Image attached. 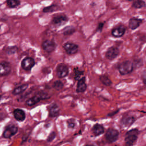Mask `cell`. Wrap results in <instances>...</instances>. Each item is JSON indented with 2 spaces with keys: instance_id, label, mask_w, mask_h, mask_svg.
Wrapping results in <instances>:
<instances>
[{
  "instance_id": "6da1fadb",
  "label": "cell",
  "mask_w": 146,
  "mask_h": 146,
  "mask_svg": "<svg viewBox=\"0 0 146 146\" xmlns=\"http://www.w3.org/2000/svg\"><path fill=\"white\" fill-rule=\"evenodd\" d=\"M139 131L137 128H133L127 131L125 134V146H132L137 141Z\"/></svg>"
},
{
  "instance_id": "7a4b0ae2",
  "label": "cell",
  "mask_w": 146,
  "mask_h": 146,
  "mask_svg": "<svg viewBox=\"0 0 146 146\" xmlns=\"http://www.w3.org/2000/svg\"><path fill=\"white\" fill-rule=\"evenodd\" d=\"M119 73L122 75L131 74L133 70V66L132 62L125 60L120 63L117 67Z\"/></svg>"
},
{
  "instance_id": "3957f363",
  "label": "cell",
  "mask_w": 146,
  "mask_h": 146,
  "mask_svg": "<svg viewBox=\"0 0 146 146\" xmlns=\"http://www.w3.org/2000/svg\"><path fill=\"white\" fill-rule=\"evenodd\" d=\"M119 136V131L114 128H108L105 133V137L107 141L110 143H112L117 140Z\"/></svg>"
},
{
  "instance_id": "277c9868",
  "label": "cell",
  "mask_w": 146,
  "mask_h": 146,
  "mask_svg": "<svg viewBox=\"0 0 146 146\" xmlns=\"http://www.w3.org/2000/svg\"><path fill=\"white\" fill-rule=\"evenodd\" d=\"M56 72L57 76L59 78H63L67 76L68 74L69 70L68 67L66 64L63 63H60L57 66L56 68Z\"/></svg>"
},
{
  "instance_id": "5b68a950",
  "label": "cell",
  "mask_w": 146,
  "mask_h": 146,
  "mask_svg": "<svg viewBox=\"0 0 146 146\" xmlns=\"http://www.w3.org/2000/svg\"><path fill=\"white\" fill-rule=\"evenodd\" d=\"M35 65V60L33 58L30 57H26L24 58L21 62V66L22 68L26 71H30Z\"/></svg>"
},
{
  "instance_id": "8992f818",
  "label": "cell",
  "mask_w": 146,
  "mask_h": 146,
  "mask_svg": "<svg viewBox=\"0 0 146 146\" xmlns=\"http://www.w3.org/2000/svg\"><path fill=\"white\" fill-rule=\"evenodd\" d=\"M18 132V127L15 125H9L5 129L3 133V136L5 138H9Z\"/></svg>"
},
{
  "instance_id": "52a82bcc",
  "label": "cell",
  "mask_w": 146,
  "mask_h": 146,
  "mask_svg": "<svg viewBox=\"0 0 146 146\" xmlns=\"http://www.w3.org/2000/svg\"><path fill=\"white\" fill-rule=\"evenodd\" d=\"M119 54V49L114 46H112L110 47L106 53V57L110 60H112L115 59Z\"/></svg>"
},
{
  "instance_id": "ba28073f",
  "label": "cell",
  "mask_w": 146,
  "mask_h": 146,
  "mask_svg": "<svg viewBox=\"0 0 146 146\" xmlns=\"http://www.w3.org/2000/svg\"><path fill=\"white\" fill-rule=\"evenodd\" d=\"M136 119L133 116H123L120 121V123L121 125L123 127H129L131 125H132L135 121Z\"/></svg>"
},
{
  "instance_id": "9c48e42d",
  "label": "cell",
  "mask_w": 146,
  "mask_h": 146,
  "mask_svg": "<svg viewBox=\"0 0 146 146\" xmlns=\"http://www.w3.org/2000/svg\"><path fill=\"white\" fill-rule=\"evenodd\" d=\"M63 48H64L66 52L69 55H72L76 54L78 51V46L76 44L67 42L63 45Z\"/></svg>"
},
{
  "instance_id": "30bf717a",
  "label": "cell",
  "mask_w": 146,
  "mask_h": 146,
  "mask_svg": "<svg viewBox=\"0 0 146 146\" xmlns=\"http://www.w3.org/2000/svg\"><path fill=\"white\" fill-rule=\"evenodd\" d=\"M42 46L43 49L47 52H53L56 48V44L55 43L51 40H44L42 44Z\"/></svg>"
},
{
  "instance_id": "8fae6325",
  "label": "cell",
  "mask_w": 146,
  "mask_h": 146,
  "mask_svg": "<svg viewBox=\"0 0 146 146\" xmlns=\"http://www.w3.org/2000/svg\"><path fill=\"white\" fill-rule=\"evenodd\" d=\"M10 71L11 66L9 62L3 61L0 63V75H7L10 72Z\"/></svg>"
},
{
  "instance_id": "7c38bea8",
  "label": "cell",
  "mask_w": 146,
  "mask_h": 146,
  "mask_svg": "<svg viewBox=\"0 0 146 146\" xmlns=\"http://www.w3.org/2000/svg\"><path fill=\"white\" fill-rule=\"evenodd\" d=\"M87 89V84L86 83V77H82L78 80L76 86V92L78 93L84 92Z\"/></svg>"
},
{
  "instance_id": "4fadbf2b",
  "label": "cell",
  "mask_w": 146,
  "mask_h": 146,
  "mask_svg": "<svg viewBox=\"0 0 146 146\" xmlns=\"http://www.w3.org/2000/svg\"><path fill=\"white\" fill-rule=\"evenodd\" d=\"M59 107L56 103H52L48 107L49 116L52 117H56L59 114Z\"/></svg>"
},
{
  "instance_id": "5bb4252c",
  "label": "cell",
  "mask_w": 146,
  "mask_h": 146,
  "mask_svg": "<svg viewBox=\"0 0 146 146\" xmlns=\"http://www.w3.org/2000/svg\"><path fill=\"white\" fill-rule=\"evenodd\" d=\"M13 115L15 119L18 121H23L26 118V114L24 111L21 109L17 108L14 110Z\"/></svg>"
},
{
  "instance_id": "9a60e30c",
  "label": "cell",
  "mask_w": 146,
  "mask_h": 146,
  "mask_svg": "<svg viewBox=\"0 0 146 146\" xmlns=\"http://www.w3.org/2000/svg\"><path fill=\"white\" fill-rule=\"evenodd\" d=\"M91 131L95 136H98L104 133V128L102 124L96 123L93 125Z\"/></svg>"
},
{
  "instance_id": "2e32d148",
  "label": "cell",
  "mask_w": 146,
  "mask_h": 146,
  "mask_svg": "<svg viewBox=\"0 0 146 146\" xmlns=\"http://www.w3.org/2000/svg\"><path fill=\"white\" fill-rule=\"evenodd\" d=\"M125 29L123 26H119L114 28L112 31V35L115 38H119L122 36L125 33Z\"/></svg>"
},
{
  "instance_id": "e0dca14e",
  "label": "cell",
  "mask_w": 146,
  "mask_h": 146,
  "mask_svg": "<svg viewBox=\"0 0 146 146\" xmlns=\"http://www.w3.org/2000/svg\"><path fill=\"white\" fill-rule=\"evenodd\" d=\"M68 21L67 17L64 15H58L55 16L52 19V22L57 25L64 24Z\"/></svg>"
},
{
  "instance_id": "ac0fdd59",
  "label": "cell",
  "mask_w": 146,
  "mask_h": 146,
  "mask_svg": "<svg viewBox=\"0 0 146 146\" xmlns=\"http://www.w3.org/2000/svg\"><path fill=\"white\" fill-rule=\"evenodd\" d=\"M142 19L137 18H132L129 21V27L132 30L137 29L142 23Z\"/></svg>"
},
{
  "instance_id": "d6986e66",
  "label": "cell",
  "mask_w": 146,
  "mask_h": 146,
  "mask_svg": "<svg viewBox=\"0 0 146 146\" xmlns=\"http://www.w3.org/2000/svg\"><path fill=\"white\" fill-rule=\"evenodd\" d=\"M29 85L27 84H22L20 86H18L16 88H15L14 89V90L13 91V94L14 95H19L21 94V93L23 92L28 87Z\"/></svg>"
},
{
  "instance_id": "ffe728a7",
  "label": "cell",
  "mask_w": 146,
  "mask_h": 146,
  "mask_svg": "<svg viewBox=\"0 0 146 146\" xmlns=\"http://www.w3.org/2000/svg\"><path fill=\"white\" fill-rule=\"evenodd\" d=\"M40 99H39V98L37 95H35L27 99L26 102V104L29 106H33L40 102Z\"/></svg>"
},
{
  "instance_id": "44dd1931",
  "label": "cell",
  "mask_w": 146,
  "mask_h": 146,
  "mask_svg": "<svg viewBox=\"0 0 146 146\" xmlns=\"http://www.w3.org/2000/svg\"><path fill=\"white\" fill-rule=\"evenodd\" d=\"M100 82L106 86H110L112 84L111 80L106 75H102L99 77Z\"/></svg>"
},
{
  "instance_id": "7402d4cb",
  "label": "cell",
  "mask_w": 146,
  "mask_h": 146,
  "mask_svg": "<svg viewBox=\"0 0 146 146\" xmlns=\"http://www.w3.org/2000/svg\"><path fill=\"white\" fill-rule=\"evenodd\" d=\"M145 6V3L143 0H136L133 2L132 6L135 9H140Z\"/></svg>"
},
{
  "instance_id": "603a6c76",
  "label": "cell",
  "mask_w": 146,
  "mask_h": 146,
  "mask_svg": "<svg viewBox=\"0 0 146 146\" xmlns=\"http://www.w3.org/2000/svg\"><path fill=\"white\" fill-rule=\"evenodd\" d=\"M59 7L56 5H52L50 6L44 7L43 10V11L44 13H50V12H52L54 11H56L59 10Z\"/></svg>"
},
{
  "instance_id": "cb8c5ba5",
  "label": "cell",
  "mask_w": 146,
  "mask_h": 146,
  "mask_svg": "<svg viewBox=\"0 0 146 146\" xmlns=\"http://www.w3.org/2000/svg\"><path fill=\"white\" fill-rule=\"evenodd\" d=\"M63 86H64L63 83L59 80H57L55 81L52 84L53 88L57 91H59L62 90L63 88Z\"/></svg>"
},
{
  "instance_id": "d4e9b609",
  "label": "cell",
  "mask_w": 146,
  "mask_h": 146,
  "mask_svg": "<svg viewBox=\"0 0 146 146\" xmlns=\"http://www.w3.org/2000/svg\"><path fill=\"white\" fill-rule=\"evenodd\" d=\"M7 6L10 8H14L20 4V1L19 0H7L6 1Z\"/></svg>"
},
{
  "instance_id": "484cf974",
  "label": "cell",
  "mask_w": 146,
  "mask_h": 146,
  "mask_svg": "<svg viewBox=\"0 0 146 146\" xmlns=\"http://www.w3.org/2000/svg\"><path fill=\"white\" fill-rule=\"evenodd\" d=\"M74 72H75L74 79L76 80H78L79 79H80L82 78L81 77L82 75H83V71L79 70L78 68H76L74 69Z\"/></svg>"
},
{
  "instance_id": "4316f807",
  "label": "cell",
  "mask_w": 146,
  "mask_h": 146,
  "mask_svg": "<svg viewBox=\"0 0 146 146\" xmlns=\"http://www.w3.org/2000/svg\"><path fill=\"white\" fill-rule=\"evenodd\" d=\"M36 95L39 98V99L40 100L49 99V98H50V96L48 95V94L45 92H43V91L39 92Z\"/></svg>"
},
{
  "instance_id": "83f0119b",
  "label": "cell",
  "mask_w": 146,
  "mask_h": 146,
  "mask_svg": "<svg viewBox=\"0 0 146 146\" xmlns=\"http://www.w3.org/2000/svg\"><path fill=\"white\" fill-rule=\"evenodd\" d=\"M67 127L70 128H74L75 125V120L72 119H70L67 120Z\"/></svg>"
},
{
  "instance_id": "f1b7e54d",
  "label": "cell",
  "mask_w": 146,
  "mask_h": 146,
  "mask_svg": "<svg viewBox=\"0 0 146 146\" xmlns=\"http://www.w3.org/2000/svg\"><path fill=\"white\" fill-rule=\"evenodd\" d=\"M74 31V30L72 27H71V26L66 27V28L64 30V34L65 35H70V34H71L72 33H73Z\"/></svg>"
},
{
  "instance_id": "f546056e",
  "label": "cell",
  "mask_w": 146,
  "mask_h": 146,
  "mask_svg": "<svg viewBox=\"0 0 146 146\" xmlns=\"http://www.w3.org/2000/svg\"><path fill=\"white\" fill-rule=\"evenodd\" d=\"M55 136H56V133H55V132H51L50 133V135H48V136L47 137V141H48V142L52 141L55 139Z\"/></svg>"
},
{
  "instance_id": "4dcf8cb0",
  "label": "cell",
  "mask_w": 146,
  "mask_h": 146,
  "mask_svg": "<svg viewBox=\"0 0 146 146\" xmlns=\"http://www.w3.org/2000/svg\"><path fill=\"white\" fill-rule=\"evenodd\" d=\"M133 63V67H136V68H139L141 66H142L143 64V62L142 60H136L135 61L134 63Z\"/></svg>"
},
{
  "instance_id": "1f68e13d",
  "label": "cell",
  "mask_w": 146,
  "mask_h": 146,
  "mask_svg": "<svg viewBox=\"0 0 146 146\" xmlns=\"http://www.w3.org/2000/svg\"><path fill=\"white\" fill-rule=\"evenodd\" d=\"M10 50H9L7 51V53L8 54H13L17 51V48L16 47H10Z\"/></svg>"
},
{
  "instance_id": "d6a6232c",
  "label": "cell",
  "mask_w": 146,
  "mask_h": 146,
  "mask_svg": "<svg viewBox=\"0 0 146 146\" xmlns=\"http://www.w3.org/2000/svg\"><path fill=\"white\" fill-rule=\"evenodd\" d=\"M141 75H142V76H141V78H142V79H143V83H144V84H146V82H145V80H146L145 76H146V75H145V70H144V71H143V74H142Z\"/></svg>"
},
{
  "instance_id": "836d02e7",
  "label": "cell",
  "mask_w": 146,
  "mask_h": 146,
  "mask_svg": "<svg viewBox=\"0 0 146 146\" xmlns=\"http://www.w3.org/2000/svg\"><path fill=\"white\" fill-rule=\"evenodd\" d=\"M119 111V110H117L116 111H113L112 112H111V113H109L107 116H110V117H112V116H113L115 115H116L117 113H118V112Z\"/></svg>"
},
{
  "instance_id": "e575fe53",
  "label": "cell",
  "mask_w": 146,
  "mask_h": 146,
  "mask_svg": "<svg viewBox=\"0 0 146 146\" xmlns=\"http://www.w3.org/2000/svg\"><path fill=\"white\" fill-rule=\"evenodd\" d=\"M103 23H100V24H99V27H98V29L99 30H100L101 31V30H102V27H103Z\"/></svg>"
},
{
  "instance_id": "d590c367",
  "label": "cell",
  "mask_w": 146,
  "mask_h": 146,
  "mask_svg": "<svg viewBox=\"0 0 146 146\" xmlns=\"http://www.w3.org/2000/svg\"><path fill=\"white\" fill-rule=\"evenodd\" d=\"M85 146H96V145H94L92 144H86Z\"/></svg>"
},
{
  "instance_id": "8d00e7d4",
  "label": "cell",
  "mask_w": 146,
  "mask_h": 146,
  "mask_svg": "<svg viewBox=\"0 0 146 146\" xmlns=\"http://www.w3.org/2000/svg\"><path fill=\"white\" fill-rule=\"evenodd\" d=\"M127 1H133V0H127Z\"/></svg>"
}]
</instances>
